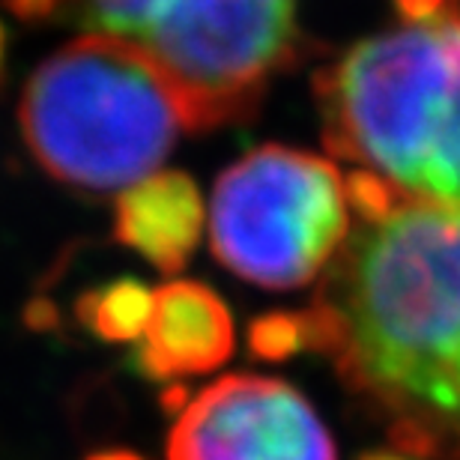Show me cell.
<instances>
[{
  "label": "cell",
  "instance_id": "6da1fadb",
  "mask_svg": "<svg viewBox=\"0 0 460 460\" xmlns=\"http://www.w3.org/2000/svg\"><path fill=\"white\" fill-rule=\"evenodd\" d=\"M299 317L394 448L460 460V209L401 204L358 222Z\"/></svg>",
  "mask_w": 460,
  "mask_h": 460
},
{
  "label": "cell",
  "instance_id": "7a4b0ae2",
  "mask_svg": "<svg viewBox=\"0 0 460 460\" xmlns=\"http://www.w3.org/2000/svg\"><path fill=\"white\" fill-rule=\"evenodd\" d=\"M326 144L401 204L460 209V15L407 18L317 75Z\"/></svg>",
  "mask_w": 460,
  "mask_h": 460
},
{
  "label": "cell",
  "instance_id": "3957f363",
  "mask_svg": "<svg viewBox=\"0 0 460 460\" xmlns=\"http://www.w3.org/2000/svg\"><path fill=\"white\" fill-rule=\"evenodd\" d=\"M18 126L36 164L84 195L135 186L191 132L186 102L159 63L132 40L96 31L36 66Z\"/></svg>",
  "mask_w": 460,
  "mask_h": 460
},
{
  "label": "cell",
  "instance_id": "277c9868",
  "mask_svg": "<svg viewBox=\"0 0 460 460\" xmlns=\"http://www.w3.org/2000/svg\"><path fill=\"white\" fill-rule=\"evenodd\" d=\"M96 33L150 54L180 90L191 132L234 123L296 51V0H69Z\"/></svg>",
  "mask_w": 460,
  "mask_h": 460
},
{
  "label": "cell",
  "instance_id": "5b68a950",
  "mask_svg": "<svg viewBox=\"0 0 460 460\" xmlns=\"http://www.w3.org/2000/svg\"><path fill=\"white\" fill-rule=\"evenodd\" d=\"M349 236L344 177L329 159L261 146L218 177L209 243L239 279L272 290L314 281Z\"/></svg>",
  "mask_w": 460,
  "mask_h": 460
},
{
  "label": "cell",
  "instance_id": "8992f818",
  "mask_svg": "<svg viewBox=\"0 0 460 460\" xmlns=\"http://www.w3.org/2000/svg\"><path fill=\"white\" fill-rule=\"evenodd\" d=\"M168 460H335V446L288 383L230 374L180 410Z\"/></svg>",
  "mask_w": 460,
  "mask_h": 460
},
{
  "label": "cell",
  "instance_id": "52a82bcc",
  "mask_svg": "<svg viewBox=\"0 0 460 460\" xmlns=\"http://www.w3.org/2000/svg\"><path fill=\"white\" fill-rule=\"evenodd\" d=\"M234 353V320L207 284L171 281L155 290L150 326L135 349L146 380L171 383L207 374Z\"/></svg>",
  "mask_w": 460,
  "mask_h": 460
},
{
  "label": "cell",
  "instance_id": "ba28073f",
  "mask_svg": "<svg viewBox=\"0 0 460 460\" xmlns=\"http://www.w3.org/2000/svg\"><path fill=\"white\" fill-rule=\"evenodd\" d=\"M204 198L182 171H155L114 200V239L159 272H180L204 234Z\"/></svg>",
  "mask_w": 460,
  "mask_h": 460
},
{
  "label": "cell",
  "instance_id": "9c48e42d",
  "mask_svg": "<svg viewBox=\"0 0 460 460\" xmlns=\"http://www.w3.org/2000/svg\"><path fill=\"white\" fill-rule=\"evenodd\" d=\"M155 293L137 279H114L102 288L84 290L75 299V320L90 335L108 344L144 338L153 317Z\"/></svg>",
  "mask_w": 460,
  "mask_h": 460
},
{
  "label": "cell",
  "instance_id": "30bf717a",
  "mask_svg": "<svg viewBox=\"0 0 460 460\" xmlns=\"http://www.w3.org/2000/svg\"><path fill=\"white\" fill-rule=\"evenodd\" d=\"M248 347L257 358L266 362H281L293 353H299L302 347H308L305 323L299 314H266L252 323L248 332Z\"/></svg>",
  "mask_w": 460,
  "mask_h": 460
},
{
  "label": "cell",
  "instance_id": "8fae6325",
  "mask_svg": "<svg viewBox=\"0 0 460 460\" xmlns=\"http://www.w3.org/2000/svg\"><path fill=\"white\" fill-rule=\"evenodd\" d=\"M9 15H15L24 24H49L63 15L69 0H0Z\"/></svg>",
  "mask_w": 460,
  "mask_h": 460
},
{
  "label": "cell",
  "instance_id": "7c38bea8",
  "mask_svg": "<svg viewBox=\"0 0 460 460\" xmlns=\"http://www.w3.org/2000/svg\"><path fill=\"white\" fill-rule=\"evenodd\" d=\"M24 323L36 329V332H51V329L60 323V314H58V308H54V302L33 299L31 305L24 308Z\"/></svg>",
  "mask_w": 460,
  "mask_h": 460
},
{
  "label": "cell",
  "instance_id": "4fadbf2b",
  "mask_svg": "<svg viewBox=\"0 0 460 460\" xmlns=\"http://www.w3.org/2000/svg\"><path fill=\"white\" fill-rule=\"evenodd\" d=\"M87 460H144V457H137L135 452H126V448H108V452L90 455Z\"/></svg>",
  "mask_w": 460,
  "mask_h": 460
},
{
  "label": "cell",
  "instance_id": "5bb4252c",
  "mask_svg": "<svg viewBox=\"0 0 460 460\" xmlns=\"http://www.w3.org/2000/svg\"><path fill=\"white\" fill-rule=\"evenodd\" d=\"M6 49H9V36H6L4 22H0V78H4V69H6Z\"/></svg>",
  "mask_w": 460,
  "mask_h": 460
},
{
  "label": "cell",
  "instance_id": "9a60e30c",
  "mask_svg": "<svg viewBox=\"0 0 460 460\" xmlns=\"http://www.w3.org/2000/svg\"><path fill=\"white\" fill-rule=\"evenodd\" d=\"M362 460H410L403 455H389V452H374V455H365Z\"/></svg>",
  "mask_w": 460,
  "mask_h": 460
}]
</instances>
